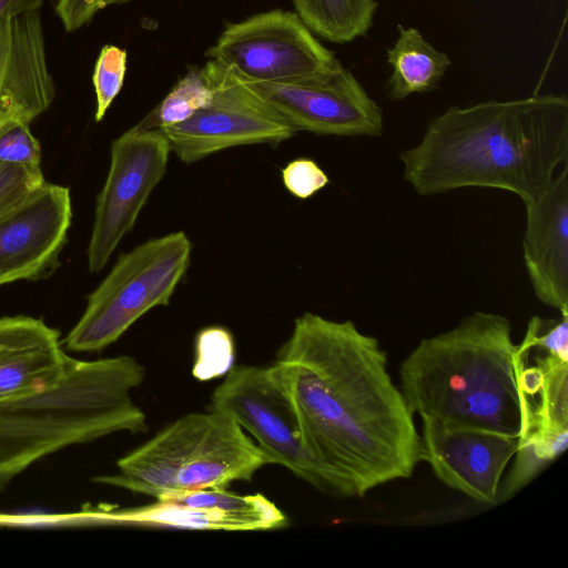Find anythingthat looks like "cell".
Returning a JSON list of instances; mask_svg holds the SVG:
<instances>
[{
  "instance_id": "277c9868",
  "label": "cell",
  "mask_w": 568,
  "mask_h": 568,
  "mask_svg": "<svg viewBox=\"0 0 568 568\" xmlns=\"http://www.w3.org/2000/svg\"><path fill=\"white\" fill-rule=\"evenodd\" d=\"M145 378L132 356L71 357L55 387L0 404V489L30 465L64 447L118 433H145L132 392Z\"/></svg>"
},
{
  "instance_id": "484cf974",
  "label": "cell",
  "mask_w": 568,
  "mask_h": 568,
  "mask_svg": "<svg viewBox=\"0 0 568 568\" xmlns=\"http://www.w3.org/2000/svg\"><path fill=\"white\" fill-rule=\"evenodd\" d=\"M131 0H55L54 11L67 32H74L94 16L113 4H123Z\"/></svg>"
},
{
  "instance_id": "ffe728a7",
  "label": "cell",
  "mask_w": 568,
  "mask_h": 568,
  "mask_svg": "<svg viewBox=\"0 0 568 568\" xmlns=\"http://www.w3.org/2000/svg\"><path fill=\"white\" fill-rule=\"evenodd\" d=\"M211 99L212 90L203 78L201 68H191L139 124L161 129L181 123L206 106Z\"/></svg>"
},
{
  "instance_id": "7c38bea8",
  "label": "cell",
  "mask_w": 568,
  "mask_h": 568,
  "mask_svg": "<svg viewBox=\"0 0 568 568\" xmlns=\"http://www.w3.org/2000/svg\"><path fill=\"white\" fill-rule=\"evenodd\" d=\"M72 222L70 190L44 182L0 216V286L50 277Z\"/></svg>"
},
{
  "instance_id": "9c48e42d",
  "label": "cell",
  "mask_w": 568,
  "mask_h": 568,
  "mask_svg": "<svg viewBox=\"0 0 568 568\" xmlns=\"http://www.w3.org/2000/svg\"><path fill=\"white\" fill-rule=\"evenodd\" d=\"M206 55L247 82H282L342 65L296 12L281 9L227 24Z\"/></svg>"
},
{
  "instance_id": "5b68a950",
  "label": "cell",
  "mask_w": 568,
  "mask_h": 568,
  "mask_svg": "<svg viewBox=\"0 0 568 568\" xmlns=\"http://www.w3.org/2000/svg\"><path fill=\"white\" fill-rule=\"evenodd\" d=\"M267 464L268 457L237 423L210 409L178 418L120 458L118 473L93 480L160 498L251 480Z\"/></svg>"
},
{
  "instance_id": "d4e9b609",
  "label": "cell",
  "mask_w": 568,
  "mask_h": 568,
  "mask_svg": "<svg viewBox=\"0 0 568 568\" xmlns=\"http://www.w3.org/2000/svg\"><path fill=\"white\" fill-rule=\"evenodd\" d=\"M541 321L530 320L523 344L531 349L538 347L542 353L568 359V312H561V318L546 332H539Z\"/></svg>"
},
{
  "instance_id": "e0dca14e",
  "label": "cell",
  "mask_w": 568,
  "mask_h": 568,
  "mask_svg": "<svg viewBox=\"0 0 568 568\" xmlns=\"http://www.w3.org/2000/svg\"><path fill=\"white\" fill-rule=\"evenodd\" d=\"M59 332L26 315L0 318V404L30 397L57 385L71 357Z\"/></svg>"
},
{
  "instance_id": "52a82bcc",
  "label": "cell",
  "mask_w": 568,
  "mask_h": 568,
  "mask_svg": "<svg viewBox=\"0 0 568 568\" xmlns=\"http://www.w3.org/2000/svg\"><path fill=\"white\" fill-rule=\"evenodd\" d=\"M210 409L230 416L268 457L325 495L356 497L351 485L308 449L292 397L273 363L235 365L214 389Z\"/></svg>"
},
{
  "instance_id": "44dd1931",
  "label": "cell",
  "mask_w": 568,
  "mask_h": 568,
  "mask_svg": "<svg viewBox=\"0 0 568 568\" xmlns=\"http://www.w3.org/2000/svg\"><path fill=\"white\" fill-rule=\"evenodd\" d=\"M128 53L113 44H105L97 58L92 83L95 93L94 120L100 122L120 93L126 72Z\"/></svg>"
},
{
  "instance_id": "4fadbf2b",
  "label": "cell",
  "mask_w": 568,
  "mask_h": 568,
  "mask_svg": "<svg viewBox=\"0 0 568 568\" xmlns=\"http://www.w3.org/2000/svg\"><path fill=\"white\" fill-rule=\"evenodd\" d=\"M420 419L422 457L436 477L477 503L495 505L501 476L518 448V438L448 427L433 418Z\"/></svg>"
},
{
  "instance_id": "2e32d148",
  "label": "cell",
  "mask_w": 568,
  "mask_h": 568,
  "mask_svg": "<svg viewBox=\"0 0 568 568\" xmlns=\"http://www.w3.org/2000/svg\"><path fill=\"white\" fill-rule=\"evenodd\" d=\"M525 206L523 253L532 291L544 305L568 312V161Z\"/></svg>"
},
{
  "instance_id": "ba28073f",
  "label": "cell",
  "mask_w": 568,
  "mask_h": 568,
  "mask_svg": "<svg viewBox=\"0 0 568 568\" xmlns=\"http://www.w3.org/2000/svg\"><path fill=\"white\" fill-rule=\"evenodd\" d=\"M212 90L210 103L187 120L163 126L171 151L192 164L225 149L278 144L297 131L234 74L213 60L201 68Z\"/></svg>"
},
{
  "instance_id": "7402d4cb",
  "label": "cell",
  "mask_w": 568,
  "mask_h": 568,
  "mask_svg": "<svg viewBox=\"0 0 568 568\" xmlns=\"http://www.w3.org/2000/svg\"><path fill=\"white\" fill-rule=\"evenodd\" d=\"M45 182L41 166L0 163V216Z\"/></svg>"
},
{
  "instance_id": "30bf717a",
  "label": "cell",
  "mask_w": 568,
  "mask_h": 568,
  "mask_svg": "<svg viewBox=\"0 0 568 568\" xmlns=\"http://www.w3.org/2000/svg\"><path fill=\"white\" fill-rule=\"evenodd\" d=\"M170 152L169 140L160 129L139 123L112 142L110 168L97 196L88 246L91 273L104 268L122 239L133 229L165 174Z\"/></svg>"
},
{
  "instance_id": "8fae6325",
  "label": "cell",
  "mask_w": 568,
  "mask_h": 568,
  "mask_svg": "<svg viewBox=\"0 0 568 568\" xmlns=\"http://www.w3.org/2000/svg\"><path fill=\"white\" fill-rule=\"evenodd\" d=\"M241 81L296 131L371 138L383 133L382 109L343 65L282 82Z\"/></svg>"
},
{
  "instance_id": "4316f807",
  "label": "cell",
  "mask_w": 568,
  "mask_h": 568,
  "mask_svg": "<svg viewBox=\"0 0 568 568\" xmlns=\"http://www.w3.org/2000/svg\"><path fill=\"white\" fill-rule=\"evenodd\" d=\"M44 0H0V20L40 11Z\"/></svg>"
},
{
  "instance_id": "d6986e66",
  "label": "cell",
  "mask_w": 568,
  "mask_h": 568,
  "mask_svg": "<svg viewBox=\"0 0 568 568\" xmlns=\"http://www.w3.org/2000/svg\"><path fill=\"white\" fill-rule=\"evenodd\" d=\"M293 4L313 33L334 43L365 36L378 8L375 0H293Z\"/></svg>"
},
{
  "instance_id": "5bb4252c",
  "label": "cell",
  "mask_w": 568,
  "mask_h": 568,
  "mask_svg": "<svg viewBox=\"0 0 568 568\" xmlns=\"http://www.w3.org/2000/svg\"><path fill=\"white\" fill-rule=\"evenodd\" d=\"M54 97L40 11L0 20V133L30 124Z\"/></svg>"
},
{
  "instance_id": "ac0fdd59",
  "label": "cell",
  "mask_w": 568,
  "mask_h": 568,
  "mask_svg": "<svg viewBox=\"0 0 568 568\" xmlns=\"http://www.w3.org/2000/svg\"><path fill=\"white\" fill-rule=\"evenodd\" d=\"M387 63L392 69L388 97L396 101L436 89L452 60L426 41L416 28L399 24L398 38L387 50Z\"/></svg>"
},
{
  "instance_id": "8992f818",
  "label": "cell",
  "mask_w": 568,
  "mask_h": 568,
  "mask_svg": "<svg viewBox=\"0 0 568 568\" xmlns=\"http://www.w3.org/2000/svg\"><path fill=\"white\" fill-rule=\"evenodd\" d=\"M183 231L150 239L119 255L88 296L87 307L64 339L73 352H97L118 341L139 318L168 306L191 261Z\"/></svg>"
},
{
  "instance_id": "603a6c76",
  "label": "cell",
  "mask_w": 568,
  "mask_h": 568,
  "mask_svg": "<svg viewBox=\"0 0 568 568\" xmlns=\"http://www.w3.org/2000/svg\"><path fill=\"white\" fill-rule=\"evenodd\" d=\"M0 163L41 166V148L29 124H17L0 133Z\"/></svg>"
},
{
  "instance_id": "cb8c5ba5",
  "label": "cell",
  "mask_w": 568,
  "mask_h": 568,
  "mask_svg": "<svg viewBox=\"0 0 568 568\" xmlns=\"http://www.w3.org/2000/svg\"><path fill=\"white\" fill-rule=\"evenodd\" d=\"M282 179L286 190L302 200L311 197L329 183L327 174L307 158L288 162L282 170Z\"/></svg>"
},
{
  "instance_id": "6da1fadb",
  "label": "cell",
  "mask_w": 568,
  "mask_h": 568,
  "mask_svg": "<svg viewBox=\"0 0 568 568\" xmlns=\"http://www.w3.org/2000/svg\"><path fill=\"white\" fill-rule=\"evenodd\" d=\"M274 364L308 449L356 497L412 476L423 460L422 438L376 337L349 320L305 312Z\"/></svg>"
},
{
  "instance_id": "3957f363",
  "label": "cell",
  "mask_w": 568,
  "mask_h": 568,
  "mask_svg": "<svg viewBox=\"0 0 568 568\" xmlns=\"http://www.w3.org/2000/svg\"><path fill=\"white\" fill-rule=\"evenodd\" d=\"M529 352L507 317L477 311L423 338L399 366V388L420 418L521 439L538 398L523 385Z\"/></svg>"
},
{
  "instance_id": "7a4b0ae2",
  "label": "cell",
  "mask_w": 568,
  "mask_h": 568,
  "mask_svg": "<svg viewBox=\"0 0 568 568\" xmlns=\"http://www.w3.org/2000/svg\"><path fill=\"white\" fill-rule=\"evenodd\" d=\"M417 194L498 189L524 204L539 197L568 161V99L539 94L450 106L399 154Z\"/></svg>"
},
{
  "instance_id": "9a60e30c",
  "label": "cell",
  "mask_w": 568,
  "mask_h": 568,
  "mask_svg": "<svg viewBox=\"0 0 568 568\" xmlns=\"http://www.w3.org/2000/svg\"><path fill=\"white\" fill-rule=\"evenodd\" d=\"M112 518L129 524L250 531L273 529L280 520V509L262 494L210 488L169 494L152 505L113 514Z\"/></svg>"
}]
</instances>
